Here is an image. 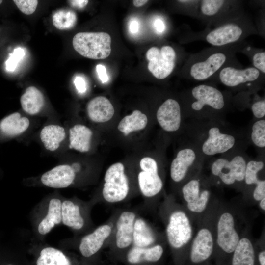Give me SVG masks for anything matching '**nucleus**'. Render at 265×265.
<instances>
[{"mask_svg": "<svg viewBox=\"0 0 265 265\" xmlns=\"http://www.w3.org/2000/svg\"><path fill=\"white\" fill-rule=\"evenodd\" d=\"M248 160L241 153L233 152L228 156H222L214 160L211 165V172L223 184L231 186L244 181Z\"/></svg>", "mask_w": 265, "mask_h": 265, "instance_id": "nucleus-13", "label": "nucleus"}, {"mask_svg": "<svg viewBox=\"0 0 265 265\" xmlns=\"http://www.w3.org/2000/svg\"><path fill=\"white\" fill-rule=\"evenodd\" d=\"M74 83L76 89L80 93H84L86 90V83L84 78L81 76H76L74 80Z\"/></svg>", "mask_w": 265, "mask_h": 265, "instance_id": "nucleus-42", "label": "nucleus"}, {"mask_svg": "<svg viewBox=\"0 0 265 265\" xmlns=\"http://www.w3.org/2000/svg\"><path fill=\"white\" fill-rule=\"evenodd\" d=\"M66 136L63 127L54 124L45 126L40 133V139L48 151H54L59 147Z\"/></svg>", "mask_w": 265, "mask_h": 265, "instance_id": "nucleus-29", "label": "nucleus"}, {"mask_svg": "<svg viewBox=\"0 0 265 265\" xmlns=\"http://www.w3.org/2000/svg\"><path fill=\"white\" fill-rule=\"evenodd\" d=\"M214 247L213 238L210 230L200 229L194 238L189 252V260L194 265L207 261L212 256Z\"/></svg>", "mask_w": 265, "mask_h": 265, "instance_id": "nucleus-20", "label": "nucleus"}, {"mask_svg": "<svg viewBox=\"0 0 265 265\" xmlns=\"http://www.w3.org/2000/svg\"><path fill=\"white\" fill-rule=\"evenodd\" d=\"M3 2V0H0V4H1Z\"/></svg>", "mask_w": 265, "mask_h": 265, "instance_id": "nucleus-50", "label": "nucleus"}, {"mask_svg": "<svg viewBox=\"0 0 265 265\" xmlns=\"http://www.w3.org/2000/svg\"><path fill=\"white\" fill-rule=\"evenodd\" d=\"M230 97L214 85L202 83L187 89L183 99L184 113L196 120H221Z\"/></svg>", "mask_w": 265, "mask_h": 265, "instance_id": "nucleus-2", "label": "nucleus"}, {"mask_svg": "<svg viewBox=\"0 0 265 265\" xmlns=\"http://www.w3.org/2000/svg\"><path fill=\"white\" fill-rule=\"evenodd\" d=\"M244 13L241 0H199L196 18L211 26L237 18Z\"/></svg>", "mask_w": 265, "mask_h": 265, "instance_id": "nucleus-10", "label": "nucleus"}, {"mask_svg": "<svg viewBox=\"0 0 265 265\" xmlns=\"http://www.w3.org/2000/svg\"><path fill=\"white\" fill-rule=\"evenodd\" d=\"M258 260L260 265H265V251L264 250L259 253Z\"/></svg>", "mask_w": 265, "mask_h": 265, "instance_id": "nucleus-46", "label": "nucleus"}, {"mask_svg": "<svg viewBox=\"0 0 265 265\" xmlns=\"http://www.w3.org/2000/svg\"><path fill=\"white\" fill-rule=\"evenodd\" d=\"M146 56L148 70L159 80H164L172 74L178 59L176 50L169 45L153 46L147 50Z\"/></svg>", "mask_w": 265, "mask_h": 265, "instance_id": "nucleus-14", "label": "nucleus"}, {"mask_svg": "<svg viewBox=\"0 0 265 265\" xmlns=\"http://www.w3.org/2000/svg\"><path fill=\"white\" fill-rule=\"evenodd\" d=\"M148 122V117L145 114L140 110H135L120 121L117 129L125 136H127L133 132L145 129Z\"/></svg>", "mask_w": 265, "mask_h": 265, "instance_id": "nucleus-30", "label": "nucleus"}, {"mask_svg": "<svg viewBox=\"0 0 265 265\" xmlns=\"http://www.w3.org/2000/svg\"><path fill=\"white\" fill-rule=\"evenodd\" d=\"M110 265H116V264L114 263H112L111 264H110Z\"/></svg>", "mask_w": 265, "mask_h": 265, "instance_id": "nucleus-49", "label": "nucleus"}, {"mask_svg": "<svg viewBox=\"0 0 265 265\" xmlns=\"http://www.w3.org/2000/svg\"><path fill=\"white\" fill-rule=\"evenodd\" d=\"M93 132L85 125L76 124L69 130V147L85 153L89 151Z\"/></svg>", "mask_w": 265, "mask_h": 265, "instance_id": "nucleus-26", "label": "nucleus"}, {"mask_svg": "<svg viewBox=\"0 0 265 265\" xmlns=\"http://www.w3.org/2000/svg\"><path fill=\"white\" fill-rule=\"evenodd\" d=\"M20 103L26 113L33 115L41 110L44 106L45 99L43 94L38 88L29 86L21 96Z\"/></svg>", "mask_w": 265, "mask_h": 265, "instance_id": "nucleus-27", "label": "nucleus"}, {"mask_svg": "<svg viewBox=\"0 0 265 265\" xmlns=\"http://www.w3.org/2000/svg\"><path fill=\"white\" fill-rule=\"evenodd\" d=\"M117 213L116 209L106 221L81 238L79 250L84 257L90 258L106 248L113 234Z\"/></svg>", "mask_w": 265, "mask_h": 265, "instance_id": "nucleus-15", "label": "nucleus"}, {"mask_svg": "<svg viewBox=\"0 0 265 265\" xmlns=\"http://www.w3.org/2000/svg\"><path fill=\"white\" fill-rule=\"evenodd\" d=\"M140 214L139 208L118 209L115 226L107 244L108 256L112 263H123L132 247L135 220Z\"/></svg>", "mask_w": 265, "mask_h": 265, "instance_id": "nucleus-7", "label": "nucleus"}, {"mask_svg": "<svg viewBox=\"0 0 265 265\" xmlns=\"http://www.w3.org/2000/svg\"><path fill=\"white\" fill-rule=\"evenodd\" d=\"M29 119L16 112L2 118L0 121V136L3 138H13L17 136L28 128Z\"/></svg>", "mask_w": 265, "mask_h": 265, "instance_id": "nucleus-24", "label": "nucleus"}, {"mask_svg": "<svg viewBox=\"0 0 265 265\" xmlns=\"http://www.w3.org/2000/svg\"><path fill=\"white\" fill-rule=\"evenodd\" d=\"M183 113L181 104L177 99L169 98L158 107L156 119L164 132H176L181 128Z\"/></svg>", "mask_w": 265, "mask_h": 265, "instance_id": "nucleus-16", "label": "nucleus"}, {"mask_svg": "<svg viewBox=\"0 0 265 265\" xmlns=\"http://www.w3.org/2000/svg\"><path fill=\"white\" fill-rule=\"evenodd\" d=\"M240 240L235 228L233 215L229 212L222 213L217 224V244L226 254H233Z\"/></svg>", "mask_w": 265, "mask_h": 265, "instance_id": "nucleus-18", "label": "nucleus"}, {"mask_svg": "<svg viewBox=\"0 0 265 265\" xmlns=\"http://www.w3.org/2000/svg\"><path fill=\"white\" fill-rule=\"evenodd\" d=\"M96 71L98 76L103 83L108 80V77L106 71L105 66L102 64H98L96 66Z\"/></svg>", "mask_w": 265, "mask_h": 265, "instance_id": "nucleus-43", "label": "nucleus"}, {"mask_svg": "<svg viewBox=\"0 0 265 265\" xmlns=\"http://www.w3.org/2000/svg\"><path fill=\"white\" fill-rule=\"evenodd\" d=\"M254 199L260 201L265 197V180H262L261 182L256 185L253 192Z\"/></svg>", "mask_w": 265, "mask_h": 265, "instance_id": "nucleus-40", "label": "nucleus"}, {"mask_svg": "<svg viewBox=\"0 0 265 265\" xmlns=\"http://www.w3.org/2000/svg\"><path fill=\"white\" fill-rule=\"evenodd\" d=\"M78 203L71 200H65L61 204L63 223L76 231H80L86 224L84 216Z\"/></svg>", "mask_w": 265, "mask_h": 265, "instance_id": "nucleus-25", "label": "nucleus"}, {"mask_svg": "<svg viewBox=\"0 0 265 265\" xmlns=\"http://www.w3.org/2000/svg\"><path fill=\"white\" fill-rule=\"evenodd\" d=\"M204 158L197 146L192 142L181 148L172 160L170 166V176L172 181L179 184L189 177L195 170L202 167Z\"/></svg>", "mask_w": 265, "mask_h": 265, "instance_id": "nucleus-12", "label": "nucleus"}, {"mask_svg": "<svg viewBox=\"0 0 265 265\" xmlns=\"http://www.w3.org/2000/svg\"><path fill=\"white\" fill-rule=\"evenodd\" d=\"M245 42L222 47H211L195 53L189 54L183 64V77L195 81L212 80L224 67H242L236 58L237 53Z\"/></svg>", "mask_w": 265, "mask_h": 265, "instance_id": "nucleus-1", "label": "nucleus"}, {"mask_svg": "<svg viewBox=\"0 0 265 265\" xmlns=\"http://www.w3.org/2000/svg\"><path fill=\"white\" fill-rule=\"evenodd\" d=\"M240 53L246 55L251 60L252 67L262 74H265V52L263 49H256L246 45L241 48Z\"/></svg>", "mask_w": 265, "mask_h": 265, "instance_id": "nucleus-34", "label": "nucleus"}, {"mask_svg": "<svg viewBox=\"0 0 265 265\" xmlns=\"http://www.w3.org/2000/svg\"><path fill=\"white\" fill-rule=\"evenodd\" d=\"M256 259L252 242L247 238H242L232 254L231 265H256Z\"/></svg>", "mask_w": 265, "mask_h": 265, "instance_id": "nucleus-28", "label": "nucleus"}, {"mask_svg": "<svg viewBox=\"0 0 265 265\" xmlns=\"http://www.w3.org/2000/svg\"><path fill=\"white\" fill-rule=\"evenodd\" d=\"M153 27L156 33L158 35H162L166 30V24L164 20L160 17H157L153 23Z\"/></svg>", "mask_w": 265, "mask_h": 265, "instance_id": "nucleus-41", "label": "nucleus"}, {"mask_svg": "<svg viewBox=\"0 0 265 265\" xmlns=\"http://www.w3.org/2000/svg\"><path fill=\"white\" fill-rule=\"evenodd\" d=\"M61 203L58 199L53 198L49 202L46 216L40 223L38 230L40 234L45 235L49 233L55 224H59L62 220Z\"/></svg>", "mask_w": 265, "mask_h": 265, "instance_id": "nucleus-31", "label": "nucleus"}, {"mask_svg": "<svg viewBox=\"0 0 265 265\" xmlns=\"http://www.w3.org/2000/svg\"><path fill=\"white\" fill-rule=\"evenodd\" d=\"M13 2L18 9L26 15L33 13L38 3L37 0H14Z\"/></svg>", "mask_w": 265, "mask_h": 265, "instance_id": "nucleus-38", "label": "nucleus"}, {"mask_svg": "<svg viewBox=\"0 0 265 265\" xmlns=\"http://www.w3.org/2000/svg\"></svg>", "mask_w": 265, "mask_h": 265, "instance_id": "nucleus-51", "label": "nucleus"}, {"mask_svg": "<svg viewBox=\"0 0 265 265\" xmlns=\"http://www.w3.org/2000/svg\"><path fill=\"white\" fill-rule=\"evenodd\" d=\"M250 140L257 148L264 149L265 147V120L259 119L252 125Z\"/></svg>", "mask_w": 265, "mask_h": 265, "instance_id": "nucleus-36", "label": "nucleus"}, {"mask_svg": "<svg viewBox=\"0 0 265 265\" xmlns=\"http://www.w3.org/2000/svg\"><path fill=\"white\" fill-rule=\"evenodd\" d=\"M25 51L22 48H15L6 62L7 70L10 71H14L19 62L25 56Z\"/></svg>", "mask_w": 265, "mask_h": 265, "instance_id": "nucleus-37", "label": "nucleus"}, {"mask_svg": "<svg viewBox=\"0 0 265 265\" xmlns=\"http://www.w3.org/2000/svg\"><path fill=\"white\" fill-rule=\"evenodd\" d=\"M111 38L104 32H79L73 38L75 50L82 56L93 59H103L111 53Z\"/></svg>", "mask_w": 265, "mask_h": 265, "instance_id": "nucleus-11", "label": "nucleus"}, {"mask_svg": "<svg viewBox=\"0 0 265 265\" xmlns=\"http://www.w3.org/2000/svg\"><path fill=\"white\" fill-rule=\"evenodd\" d=\"M37 265H72L70 260L60 250L53 247L43 249L36 261Z\"/></svg>", "mask_w": 265, "mask_h": 265, "instance_id": "nucleus-32", "label": "nucleus"}, {"mask_svg": "<svg viewBox=\"0 0 265 265\" xmlns=\"http://www.w3.org/2000/svg\"><path fill=\"white\" fill-rule=\"evenodd\" d=\"M265 75L252 66L243 68L234 65L223 68L212 80L229 89L240 91H255L260 88Z\"/></svg>", "mask_w": 265, "mask_h": 265, "instance_id": "nucleus-9", "label": "nucleus"}, {"mask_svg": "<svg viewBox=\"0 0 265 265\" xmlns=\"http://www.w3.org/2000/svg\"><path fill=\"white\" fill-rule=\"evenodd\" d=\"M67 1L72 7L78 9L84 8L89 2L87 0H68Z\"/></svg>", "mask_w": 265, "mask_h": 265, "instance_id": "nucleus-44", "label": "nucleus"}, {"mask_svg": "<svg viewBox=\"0 0 265 265\" xmlns=\"http://www.w3.org/2000/svg\"><path fill=\"white\" fill-rule=\"evenodd\" d=\"M260 207L262 210L265 211V197L260 201Z\"/></svg>", "mask_w": 265, "mask_h": 265, "instance_id": "nucleus-48", "label": "nucleus"}, {"mask_svg": "<svg viewBox=\"0 0 265 265\" xmlns=\"http://www.w3.org/2000/svg\"><path fill=\"white\" fill-rule=\"evenodd\" d=\"M251 109L254 117L257 120L263 119L265 116V100L260 99L254 101Z\"/></svg>", "mask_w": 265, "mask_h": 265, "instance_id": "nucleus-39", "label": "nucleus"}, {"mask_svg": "<svg viewBox=\"0 0 265 265\" xmlns=\"http://www.w3.org/2000/svg\"><path fill=\"white\" fill-rule=\"evenodd\" d=\"M181 193L189 211L200 213L206 209L210 196V191L206 188L200 179L193 177L187 181L181 187Z\"/></svg>", "mask_w": 265, "mask_h": 265, "instance_id": "nucleus-17", "label": "nucleus"}, {"mask_svg": "<svg viewBox=\"0 0 265 265\" xmlns=\"http://www.w3.org/2000/svg\"><path fill=\"white\" fill-rule=\"evenodd\" d=\"M76 14L72 10L60 9L53 15V25L58 29L66 30L73 28L77 23Z\"/></svg>", "mask_w": 265, "mask_h": 265, "instance_id": "nucleus-33", "label": "nucleus"}, {"mask_svg": "<svg viewBox=\"0 0 265 265\" xmlns=\"http://www.w3.org/2000/svg\"><path fill=\"white\" fill-rule=\"evenodd\" d=\"M135 178L139 193L144 200L142 209H154L164 186L158 161L151 157L142 158L139 162V169L135 172Z\"/></svg>", "mask_w": 265, "mask_h": 265, "instance_id": "nucleus-8", "label": "nucleus"}, {"mask_svg": "<svg viewBox=\"0 0 265 265\" xmlns=\"http://www.w3.org/2000/svg\"><path fill=\"white\" fill-rule=\"evenodd\" d=\"M258 33L252 19L245 12L237 18L207 26L200 32L189 33L187 42L202 40L212 47H222L244 42L249 36Z\"/></svg>", "mask_w": 265, "mask_h": 265, "instance_id": "nucleus-5", "label": "nucleus"}, {"mask_svg": "<svg viewBox=\"0 0 265 265\" xmlns=\"http://www.w3.org/2000/svg\"><path fill=\"white\" fill-rule=\"evenodd\" d=\"M86 111L88 117L95 123H102L110 120L115 110L110 101L106 97L97 96L87 104Z\"/></svg>", "mask_w": 265, "mask_h": 265, "instance_id": "nucleus-23", "label": "nucleus"}, {"mask_svg": "<svg viewBox=\"0 0 265 265\" xmlns=\"http://www.w3.org/2000/svg\"><path fill=\"white\" fill-rule=\"evenodd\" d=\"M76 178V172L72 166L59 165L44 173L41 181L45 186L52 188H65L72 184Z\"/></svg>", "mask_w": 265, "mask_h": 265, "instance_id": "nucleus-22", "label": "nucleus"}, {"mask_svg": "<svg viewBox=\"0 0 265 265\" xmlns=\"http://www.w3.org/2000/svg\"><path fill=\"white\" fill-rule=\"evenodd\" d=\"M190 129L192 141L205 157L233 152L239 141L238 134L220 120H198Z\"/></svg>", "mask_w": 265, "mask_h": 265, "instance_id": "nucleus-3", "label": "nucleus"}, {"mask_svg": "<svg viewBox=\"0 0 265 265\" xmlns=\"http://www.w3.org/2000/svg\"><path fill=\"white\" fill-rule=\"evenodd\" d=\"M159 215L165 225V238L175 265H183V252L190 240L192 228L186 213L171 198H166L159 206Z\"/></svg>", "mask_w": 265, "mask_h": 265, "instance_id": "nucleus-4", "label": "nucleus"}, {"mask_svg": "<svg viewBox=\"0 0 265 265\" xmlns=\"http://www.w3.org/2000/svg\"><path fill=\"white\" fill-rule=\"evenodd\" d=\"M264 168V163L261 160H248L244 180L245 184L247 185H256L259 183L262 180L258 178V175Z\"/></svg>", "mask_w": 265, "mask_h": 265, "instance_id": "nucleus-35", "label": "nucleus"}, {"mask_svg": "<svg viewBox=\"0 0 265 265\" xmlns=\"http://www.w3.org/2000/svg\"><path fill=\"white\" fill-rule=\"evenodd\" d=\"M148 1V0H133V4L135 7H139L144 5Z\"/></svg>", "mask_w": 265, "mask_h": 265, "instance_id": "nucleus-47", "label": "nucleus"}, {"mask_svg": "<svg viewBox=\"0 0 265 265\" xmlns=\"http://www.w3.org/2000/svg\"><path fill=\"white\" fill-rule=\"evenodd\" d=\"M139 30V24L138 22L136 20H132L129 25V30L133 34H135L138 32Z\"/></svg>", "mask_w": 265, "mask_h": 265, "instance_id": "nucleus-45", "label": "nucleus"}, {"mask_svg": "<svg viewBox=\"0 0 265 265\" xmlns=\"http://www.w3.org/2000/svg\"><path fill=\"white\" fill-rule=\"evenodd\" d=\"M165 240V236L159 234L140 214L137 216L134 224L132 246L148 247Z\"/></svg>", "mask_w": 265, "mask_h": 265, "instance_id": "nucleus-21", "label": "nucleus"}, {"mask_svg": "<svg viewBox=\"0 0 265 265\" xmlns=\"http://www.w3.org/2000/svg\"><path fill=\"white\" fill-rule=\"evenodd\" d=\"M165 241L148 247L132 246L123 263L126 265H159L165 251Z\"/></svg>", "mask_w": 265, "mask_h": 265, "instance_id": "nucleus-19", "label": "nucleus"}, {"mask_svg": "<svg viewBox=\"0 0 265 265\" xmlns=\"http://www.w3.org/2000/svg\"><path fill=\"white\" fill-rule=\"evenodd\" d=\"M129 173L122 162L111 164L106 170L101 188L100 200L110 205L121 203L139 193L135 175Z\"/></svg>", "mask_w": 265, "mask_h": 265, "instance_id": "nucleus-6", "label": "nucleus"}]
</instances>
